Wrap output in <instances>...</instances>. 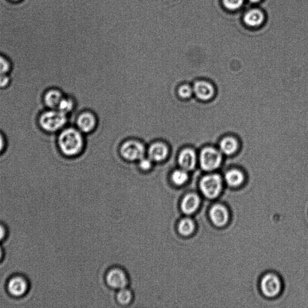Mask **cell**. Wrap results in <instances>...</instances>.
I'll list each match as a JSON object with an SVG mask.
<instances>
[{
    "label": "cell",
    "instance_id": "6da1fadb",
    "mask_svg": "<svg viewBox=\"0 0 308 308\" xmlns=\"http://www.w3.org/2000/svg\"><path fill=\"white\" fill-rule=\"evenodd\" d=\"M57 146L64 156L74 158L83 152L84 134L76 127L68 126L57 133Z\"/></svg>",
    "mask_w": 308,
    "mask_h": 308
},
{
    "label": "cell",
    "instance_id": "7a4b0ae2",
    "mask_svg": "<svg viewBox=\"0 0 308 308\" xmlns=\"http://www.w3.org/2000/svg\"><path fill=\"white\" fill-rule=\"evenodd\" d=\"M39 126L44 132L57 134L69 124V116L58 109H47L38 118Z\"/></svg>",
    "mask_w": 308,
    "mask_h": 308
},
{
    "label": "cell",
    "instance_id": "3957f363",
    "mask_svg": "<svg viewBox=\"0 0 308 308\" xmlns=\"http://www.w3.org/2000/svg\"><path fill=\"white\" fill-rule=\"evenodd\" d=\"M146 150L147 146L142 141L129 139L121 144L119 153L126 161L137 163L146 156Z\"/></svg>",
    "mask_w": 308,
    "mask_h": 308
},
{
    "label": "cell",
    "instance_id": "277c9868",
    "mask_svg": "<svg viewBox=\"0 0 308 308\" xmlns=\"http://www.w3.org/2000/svg\"><path fill=\"white\" fill-rule=\"evenodd\" d=\"M171 154L170 146L165 141L157 140L147 146L146 156L155 164L165 163Z\"/></svg>",
    "mask_w": 308,
    "mask_h": 308
},
{
    "label": "cell",
    "instance_id": "5b68a950",
    "mask_svg": "<svg viewBox=\"0 0 308 308\" xmlns=\"http://www.w3.org/2000/svg\"><path fill=\"white\" fill-rule=\"evenodd\" d=\"M200 165L206 171H212L219 168L222 161L221 153L212 147L202 149L199 156Z\"/></svg>",
    "mask_w": 308,
    "mask_h": 308
},
{
    "label": "cell",
    "instance_id": "8992f818",
    "mask_svg": "<svg viewBox=\"0 0 308 308\" xmlns=\"http://www.w3.org/2000/svg\"><path fill=\"white\" fill-rule=\"evenodd\" d=\"M200 188L204 195L209 198H214L220 193L222 188L221 176L217 174L208 175L200 182Z\"/></svg>",
    "mask_w": 308,
    "mask_h": 308
},
{
    "label": "cell",
    "instance_id": "52a82bcc",
    "mask_svg": "<svg viewBox=\"0 0 308 308\" xmlns=\"http://www.w3.org/2000/svg\"><path fill=\"white\" fill-rule=\"evenodd\" d=\"M29 288L28 280L22 274H15L8 280L6 288L11 296L19 298L28 293Z\"/></svg>",
    "mask_w": 308,
    "mask_h": 308
},
{
    "label": "cell",
    "instance_id": "ba28073f",
    "mask_svg": "<svg viewBox=\"0 0 308 308\" xmlns=\"http://www.w3.org/2000/svg\"><path fill=\"white\" fill-rule=\"evenodd\" d=\"M98 126L97 117L93 111H82L76 118L75 127L84 135L94 132Z\"/></svg>",
    "mask_w": 308,
    "mask_h": 308
},
{
    "label": "cell",
    "instance_id": "9c48e42d",
    "mask_svg": "<svg viewBox=\"0 0 308 308\" xmlns=\"http://www.w3.org/2000/svg\"><path fill=\"white\" fill-rule=\"evenodd\" d=\"M196 159L195 150L190 147H185L180 150L177 156V164L180 168L191 171L195 168Z\"/></svg>",
    "mask_w": 308,
    "mask_h": 308
},
{
    "label": "cell",
    "instance_id": "30bf717a",
    "mask_svg": "<svg viewBox=\"0 0 308 308\" xmlns=\"http://www.w3.org/2000/svg\"><path fill=\"white\" fill-rule=\"evenodd\" d=\"M261 289L265 296H276L281 290L280 281L275 275L268 274L261 281Z\"/></svg>",
    "mask_w": 308,
    "mask_h": 308
},
{
    "label": "cell",
    "instance_id": "8fae6325",
    "mask_svg": "<svg viewBox=\"0 0 308 308\" xmlns=\"http://www.w3.org/2000/svg\"><path fill=\"white\" fill-rule=\"evenodd\" d=\"M64 96V93L59 88H49L44 94V104L47 109H57Z\"/></svg>",
    "mask_w": 308,
    "mask_h": 308
},
{
    "label": "cell",
    "instance_id": "7c38bea8",
    "mask_svg": "<svg viewBox=\"0 0 308 308\" xmlns=\"http://www.w3.org/2000/svg\"><path fill=\"white\" fill-rule=\"evenodd\" d=\"M193 88L195 96L200 100L208 101L214 96V87L208 82L196 81L193 84Z\"/></svg>",
    "mask_w": 308,
    "mask_h": 308
},
{
    "label": "cell",
    "instance_id": "4fadbf2b",
    "mask_svg": "<svg viewBox=\"0 0 308 308\" xmlns=\"http://www.w3.org/2000/svg\"><path fill=\"white\" fill-rule=\"evenodd\" d=\"M107 281L110 286L118 289L125 288L127 284L126 275L120 269L111 270L107 275Z\"/></svg>",
    "mask_w": 308,
    "mask_h": 308
},
{
    "label": "cell",
    "instance_id": "5bb4252c",
    "mask_svg": "<svg viewBox=\"0 0 308 308\" xmlns=\"http://www.w3.org/2000/svg\"><path fill=\"white\" fill-rule=\"evenodd\" d=\"M209 215L212 222L218 227H223L227 224L228 220L227 209L221 205H215L213 206Z\"/></svg>",
    "mask_w": 308,
    "mask_h": 308
},
{
    "label": "cell",
    "instance_id": "9a60e30c",
    "mask_svg": "<svg viewBox=\"0 0 308 308\" xmlns=\"http://www.w3.org/2000/svg\"><path fill=\"white\" fill-rule=\"evenodd\" d=\"M265 16L263 12L259 9H251L244 16L245 24L251 27H258L263 24Z\"/></svg>",
    "mask_w": 308,
    "mask_h": 308
},
{
    "label": "cell",
    "instance_id": "2e32d148",
    "mask_svg": "<svg viewBox=\"0 0 308 308\" xmlns=\"http://www.w3.org/2000/svg\"><path fill=\"white\" fill-rule=\"evenodd\" d=\"M200 200L196 195L189 194L183 198L181 204V209L186 214H191L198 209Z\"/></svg>",
    "mask_w": 308,
    "mask_h": 308
},
{
    "label": "cell",
    "instance_id": "e0dca14e",
    "mask_svg": "<svg viewBox=\"0 0 308 308\" xmlns=\"http://www.w3.org/2000/svg\"><path fill=\"white\" fill-rule=\"evenodd\" d=\"M237 141L232 137H226L223 139L220 143V149L221 151L226 155H231L238 149Z\"/></svg>",
    "mask_w": 308,
    "mask_h": 308
},
{
    "label": "cell",
    "instance_id": "ac0fdd59",
    "mask_svg": "<svg viewBox=\"0 0 308 308\" xmlns=\"http://www.w3.org/2000/svg\"><path fill=\"white\" fill-rule=\"evenodd\" d=\"M75 107H76V103H75L74 98L65 95L63 99L61 100L60 104H59L57 109L61 111V112L67 114V115L70 116L71 114L73 113Z\"/></svg>",
    "mask_w": 308,
    "mask_h": 308
},
{
    "label": "cell",
    "instance_id": "d6986e66",
    "mask_svg": "<svg viewBox=\"0 0 308 308\" xmlns=\"http://www.w3.org/2000/svg\"><path fill=\"white\" fill-rule=\"evenodd\" d=\"M243 175L238 170L232 169L226 173L225 180L229 186L232 187L240 186L243 181Z\"/></svg>",
    "mask_w": 308,
    "mask_h": 308
},
{
    "label": "cell",
    "instance_id": "ffe728a7",
    "mask_svg": "<svg viewBox=\"0 0 308 308\" xmlns=\"http://www.w3.org/2000/svg\"><path fill=\"white\" fill-rule=\"evenodd\" d=\"M188 179V171L181 168L173 170L171 174L172 181L177 186L184 184Z\"/></svg>",
    "mask_w": 308,
    "mask_h": 308
},
{
    "label": "cell",
    "instance_id": "44dd1931",
    "mask_svg": "<svg viewBox=\"0 0 308 308\" xmlns=\"http://www.w3.org/2000/svg\"><path fill=\"white\" fill-rule=\"evenodd\" d=\"M176 91L179 98L183 100L190 99L194 94L193 87L184 83L179 85Z\"/></svg>",
    "mask_w": 308,
    "mask_h": 308
},
{
    "label": "cell",
    "instance_id": "7402d4cb",
    "mask_svg": "<svg viewBox=\"0 0 308 308\" xmlns=\"http://www.w3.org/2000/svg\"><path fill=\"white\" fill-rule=\"evenodd\" d=\"M194 223L190 219H183L179 223V232L182 235L188 236L191 235L194 231Z\"/></svg>",
    "mask_w": 308,
    "mask_h": 308
},
{
    "label": "cell",
    "instance_id": "603a6c76",
    "mask_svg": "<svg viewBox=\"0 0 308 308\" xmlns=\"http://www.w3.org/2000/svg\"><path fill=\"white\" fill-rule=\"evenodd\" d=\"M12 70V64L5 55L0 54V75L9 74Z\"/></svg>",
    "mask_w": 308,
    "mask_h": 308
},
{
    "label": "cell",
    "instance_id": "cb8c5ba5",
    "mask_svg": "<svg viewBox=\"0 0 308 308\" xmlns=\"http://www.w3.org/2000/svg\"><path fill=\"white\" fill-rule=\"evenodd\" d=\"M137 165L140 170L143 172H147L151 170L156 164L154 163L151 160L146 156L140 160L139 162H137Z\"/></svg>",
    "mask_w": 308,
    "mask_h": 308
},
{
    "label": "cell",
    "instance_id": "d4e9b609",
    "mask_svg": "<svg viewBox=\"0 0 308 308\" xmlns=\"http://www.w3.org/2000/svg\"><path fill=\"white\" fill-rule=\"evenodd\" d=\"M244 1V0H223V3L229 11H236L241 7Z\"/></svg>",
    "mask_w": 308,
    "mask_h": 308
},
{
    "label": "cell",
    "instance_id": "484cf974",
    "mask_svg": "<svg viewBox=\"0 0 308 308\" xmlns=\"http://www.w3.org/2000/svg\"><path fill=\"white\" fill-rule=\"evenodd\" d=\"M132 294L130 291L126 289L125 288H122L117 294V300L121 304H126L130 302L132 300Z\"/></svg>",
    "mask_w": 308,
    "mask_h": 308
},
{
    "label": "cell",
    "instance_id": "4316f807",
    "mask_svg": "<svg viewBox=\"0 0 308 308\" xmlns=\"http://www.w3.org/2000/svg\"><path fill=\"white\" fill-rule=\"evenodd\" d=\"M12 78L9 74L0 75V89L8 88L11 84Z\"/></svg>",
    "mask_w": 308,
    "mask_h": 308
},
{
    "label": "cell",
    "instance_id": "83f0119b",
    "mask_svg": "<svg viewBox=\"0 0 308 308\" xmlns=\"http://www.w3.org/2000/svg\"><path fill=\"white\" fill-rule=\"evenodd\" d=\"M8 231L6 226L0 223V243L4 241L8 237Z\"/></svg>",
    "mask_w": 308,
    "mask_h": 308
},
{
    "label": "cell",
    "instance_id": "f1b7e54d",
    "mask_svg": "<svg viewBox=\"0 0 308 308\" xmlns=\"http://www.w3.org/2000/svg\"><path fill=\"white\" fill-rule=\"evenodd\" d=\"M7 147V140L4 134L0 132V155L5 151Z\"/></svg>",
    "mask_w": 308,
    "mask_h": 308
},
{
    "label": "cell",
    "instance_id": "f546056e",
    "mask_svg": "<svg viewBox=\"0 0 308 308\" xmlns=\"http://www.w3.org/2000/svg\"><path fill=\"white\" fill-rule=\"evenodd\" d=\"M3 257H4V251H3V249L2 247V245H0V262L2 261L3 259Z\"/></svg>",
    "mask_w": 308,
    "mask_h": 308
},
{
    "label": "cell",
    "instance_id": "4dcf8cb0",
    "mask_svg": "<svg viewBox=\"0 0 308 308\" xmlns=\"http://www.w3.org/2000/svg\"><path fill=\"white\" fill-rule=\"evenodd\" d=\"M251 3H257L261 1V0H250Z\"/></svg>",
    "mask_w": 308,
    "mask_h": 308
},
{
    "label": "cell",
    "instance_id": "1f68e13d",
    "mask_svg": "<svg viewBox=\"0 0 308 308\" xmlns=\"http://www.w3.org/2000/svg\"><path fill=\"white\" fill-rule=\"evenodd\" d=\"M10 1L17 2L21 1V0H10Z\"/></svg>",
    "mask_w": 308,
    "mask_h": 308
}]
</instances>
